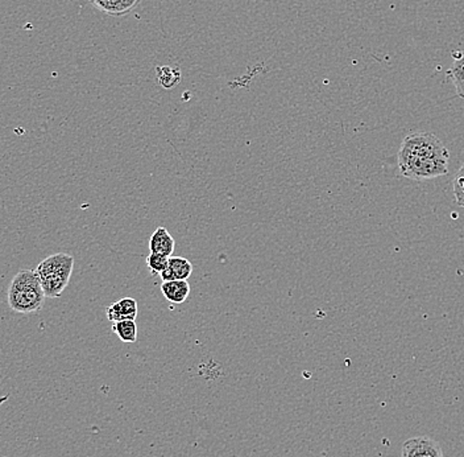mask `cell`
<instances>
[{"label":"cell","instance_id":"6da1fadb","mask_svg":"<svg viewBox=\"0 0 464 457\" xmlns=\"http://www.w3.org/2000/svg\"><path fill=\"white\" fill-rule=\"evenodd\" d=\"M449 150L438 136L430 133H412L406 136L398 151V168L414 182L436 179L449 174Z\"/></svg>","mask_w":464,"mask_h":457},{"label":"cell","instance_id":"7a4b0ae2","mask_svg":"<svg viewBox=\"0 0 464 457\" xmlns=\"http://www.w3.org/2000/svg\"><path fill=\"white\" fill-rule=\"evenodd\" d=\"M45 298L44 290L35 270L19 271L8 287V306L18 314H35L40 311Z\"/></svg>","mask_w":464,"mask_h":457},{"label":"cell","instance_id":"3957f363","mask_svg":"<svg viewBox=\"0 0 464 457\" xmlns=\"http://www.w3.org/2000/svg\"><path fill=\"white\" fill-rule=\"evenodd\" d=\"M74 268V258L66 252H58L45 258L36 267L40 283L44 290L45 297L55 299L69 286L70 276Z\"/></svg>","mask_w":464,"mask_h":457},{"label":"cell","instance_id":"277c9868","mask_svg":"<svg viewBox=\"0 0 464 457\" xmlns=\"http://www.w3.org/2000/svg\"><path fill=\"white\" fill-rule=\"evenodd\" d=\"M401 457H445V453L433 438L414 437L404 442Z\"/></svg>","mask_w":464,"mask_h":457},{"label":"cell","instance_id":"5b68a950","mask_svg":"<svg viewBox=\"0 0 464 457\" xmlns=\"http://www.w3.org/2000/svg\"><path fill=\"white\" fill-rule=\"evenodd\" d=\"M97 10L109 16H126L131 13L142 0H89Z\"/></svg>","mask_w":464,"mask_h":457},{"label":"cell","instance_id":"8992f818","mask_svg":"<svg viewBox=\"0 0 464 457\" xmlns=\"http://www.w3.org/2000/svg\"><path fill=\"white\" fill-rule=\"evenodd\" d=\"M193 265L190 260L182 257L169 258V265L166 271L160 274L163 282L188 281L193 274Z\"/></svg>","mask_w":464,"mask_h":457},{"label":"cell","instance_id":"52a82bcc","mask_svg":"<svg viewBox=\"0 0 464 457\" xmlns=\"http://www.w3.org/2000/svg\"><path fill=\"white\" fill-rule=\"evenodd\" d=\"M137 302L134 298H123L107 308V319L110 321H123V320H136Z\"/></svg>","mask_w":464,"mask_h":457},{"label":"cell","instance_id":"ba28073f","mask_svg":"<svg viewBox=\"0 0 464 457\" xmlns=\"http://www.w3.org/2000/svg\"><path fill=\"white\" fill-rule=\"evenodd\" d=\"M175 249V241L166 228H158L150 239L151 252L171 258Z\"/></svg>","mask_w":464,"mask_h":457},{"label":"cell","instance_id":"9c48e42d","mask_svg":"<svg viewBox=\"0 0 464 457\" xmlns=\"http://www.w3.org/2000/svg\"><path fill=\"white\" fill-rule=\"evenodd\" d=\"M163 297L174 305H182L190 295V284L188 281H169L161 284Z\"/></svg>","mask_w":464,"mask_h":457},{"label":"cell","instance_id":"30bf717a","mask_svg":"<svg viewBox=\"0 0 464 457\" xmlns=\"http://www.w3.org/2000/svg\"><path fill=\"white\" fill-rule=\"evenodd\" d=\"M447 76L452 80L457 96L464 99V50L452 53V64Z\"/></svg>","mask_w":464,"mask_h":457},{"label":"cell","instance_id":"8fae6325","mask_svg":"<svg viewBox=\"0 0 464 457\" xmlns=\"http://www.w3.org/2000/svg\"><path fill=\"white\" fill-rule=\"evenodd\" d=\"M112 330L115 335L120 338V341L126 344H134L137 341V325L135 320H123L116 321L112 325Z\"/></svg>","mask_w":464,"mask_h":457},{"label":"cell","instance_id":"7c38bea8","mask_svg":"<svg viewBox=\"0 0 464 457\" xmlns=\"http://www.w3.org/2000/svg\"><path fill=\"white\" fill-rule=\"evenodd\" d=\"M156 74H158L159 83L166 90L174 89L181 81V72L171 66H159L156 69Z\"/></svg>","mask_w":464,"mask_h":457},{"label":"cell","instance_id":"4fadbf2b","mask_svg":"<svg viewBox=\"0 0 464 457\" xmlns=\"http://www.w3.org/2000/svg\"><path fill=\"white\" fill-rule=\"evenodd\" d=\"M169 265V257L166 255L151 252L147 258V266L153 274H161L166 270Z\"/></svg>","mask_w":464,"mask_h":457},{"label":"cell","instance_id":"5bb4252c","mask_svg":"<svg viewBox=\"0 0 464 457\" xmlns=\"http://www.w3.org/2000/svg\"><path fill=\"white\" fill-rule=\"evenodd\" d=\"M452 187H454V200L458 205L464 208V164L460 167V171L455 174L454 182H452Z\"/></svg>","mask_w":464,"mask_h":457},{"label":"cell","instance_id":"9a60e30c","mask_svg":"<svg viewBox=\"0 0 464 457\" xmlns=\"http://www.w3.org/2000/svg\"><path fill=\"white\" fill-rule=\"evenodd\" d=\"M8 400V395H5V397L0 398V406L3 405V403L7 402Z\"/></svg>","mask_w":464,"mask_h":457}]
</instances>
